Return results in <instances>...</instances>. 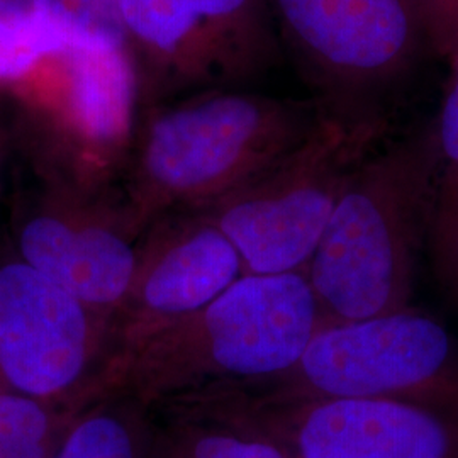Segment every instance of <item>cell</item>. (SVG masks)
<instances>
[{
    "label": "cell",
    "instance_id": "obj_15",
    "mask_svg": "<svg viewBox=\"0 0 458 458\" xmlns=\"http://www.w3.org/2000/svg\"><path fill=\"white\" fill-rule=\"evenodd\" d=\"M435 126L440 158L438 192L429 240L443 276L458 287V58Z\"/></svg>",
    "mask_w": 458,
    "mask_h": 458
},
{
    "label": "cell",
    "instance_id": "obj_1",
    "mask_svg": "<svg viewBox=\"0 0 458 458\" xmlns=\"http://www.w3.org/2000/svg\"><path fill=\"white\" fill-rule=\"evenodd\" d=\"M438 174L433 123L382 145L361 165L304 272L323 327L410 308Z\"/></svg>",
    "mask_w": 458,
    "mask_h": 458
},
{
    "label": "cell",
    "instance_id": "obj_8",
    "mask_svg": "<svg viewBox=\"0 0 458 458\" xmlns=\"http://www.w3.org/2000/svg\"><path fill=\"white\" fill-rule=\"evenodd\" d=\"M277 442L293 458H458V412L393 399L272 403L236 389L182 397Z\"/></svg>",
    "mask_w": 458,
    "mask_h": 458
},
{
    "label": "cell",
    "instance_id": "obj_16",
    "mask_svg": "<svg viewBox=\"0 0 458 458\" xmlns=\"http://www.w3.org/2000/svg\"><path fill=\"white\" fill-rule=\"evenodd\" d=\"M65 49V34L47 0H0V82L16 81Z\"/></svg>",
    "mask_w": 458,
    "mask_h": 458
},
{
    "label": "cell",
    "instance_id": "obj_19",
    "mask_svg": "<svg viewBox=\"0 0 458 458\" xmlns=\"http://www.w3.org/2000/svg\"><path fill=\"white\" fill-rule=\"evenodd\" d=\"M428 51L450 65L458 58V0H412Z\"/></svg>",
    "mask_w": 458,
    "mask_h": 458
},
{
    "label": "cell",
    "instance_id": "obj_13",
    "mask_svg": "<svg viewBox=\"0 0 458 458\" xmlns=\"http://www.w3.org/2000/svg\"><path fill=\"white\" fill-rule=\"evenodd\" d=\"M158 410L164 421L153 420L148 458H293L262 431L225 414L191 403Z\"/></svg>",
    "mask_w": 458,
    "mask_h": 458
},
{
    "label": "cell",
    "instance_id": "obj_14",
    "mask_svg": "<svg viewBox=\"0 0 458 458\" xmlns=\"http://www.w3.org/2000/svg\"><path fill=\"white\" fill-rule=\"evenodd\" d=\"M151 412L128 394H100L72 414L51 458H148Z\"/></svg>",
    "mask_w": 458,
    "mask_h": 458
},
{
    "label": "cell",
    "instance_id": "obj_4",
    "mask_svg": "<svg viewBox=\"0 0 458 458\" xmlns=\"http://www.w3.org/2000/svg\"><path fill=\"white\" fill-rule=\"evenodd\" d=\"M389 123L325 113L301 145L197 214L228 236L245 274L306 272L331 214L361 165L384 145Z\"/></svg>",
    "mask_w": 458,
    "mask_h": 458
},
{
    "label": "cell",
    "instance_id": "obj_12",
    "mask_svg": "<svg viewBox=\"0 0 458 458\" xmlns=\"http://www.w3.org/2000/svg\"><path fill=\"white\" fill-rule=\"evenodd\" d=\"M73 111L81 128L98 141L126 131L131 119L134 73L123 47L75 43L65 49Z\"/></svg>",
    "mask_w": 458,
    "mask_h": 458
},
{
    "label": "cell",
    "instance_id": "obj_3",
    "mask_svg": "<svg viewBox=\"0 0 458 458\" xmlns=\"http://www.w3.org/2000/svg\"><path fill=\"white\" fill-rule=\"evenodd\" d=\"M325 111L316 98L219 90L149 119L131 202L149 228L166 214L197 213L301 145Z\"/></svg>",
    "mask_w": 458,
    "mask_h": 458
},
{
    "label": "cell",
    "instance_id": "obj_7",
    "mask_svg": "<svg viewBox=\"0 0 458 458\" xmlns=\"http://www.w3.org/2000/svg\"><path fill=\"white\" fill-rule=\"evenodd\" d=\"M114 319L0 251V387L77 411L106 393Z\"/></svg>",
    "mask_w": 458,
    "mask_h": 458
},
{
    "label": "cell",
    "instance_id": "obj_2",
    "mask_svg": "<svg viewBox=\"0 0 458 458\" xmlns=\"http://www.w3.org/2000/svg\"><path fill=\"white\" fill-rule=\"evenodd\" d=\"M321 327L304 272L246 274L136 352L109 391L153 411L187 395L263 382L289 370Z\"/></svg>",
    "mask_w": 458,
    "mask_h": 458
},
{
    "label": "cell",
    "instance_id": "obj_10",
    "mask_svg": "<svg viewBox=\"0 0 458 458\" xmlns=\"http://www.w3.org/2000/svg\"><path fill=\"white\" fill-rule=\"evenodd\" d=\"M246 276L228 236L197 213L166 214L140 243L130 291L114 314V361L106 391L136 352Z\"/></svg>",
    "mask_w": 458,
    "mask_h": 458
},
{
    "label": "cell",
    "instance_id": "obj_5",
    "mask_svg": "<svg viewBox=\"0 0 458 458\" xmlns=\"http://www.w3.org/2000/svg\"><path fill=\"white\" fill-rule=\"evenodd\" d=\"M225 389L272 403L360 397L458 412V340L410 306L325 325L289 370Z\"/></svg>",
    "mask_w": 458,
    "mask_h": 458
},
{
    "label": "cell",
    "instance_id": "obj_18",
    "mask_svg": "<svg viewBox=\"0 0 458 458\" xmlns=\"http://www.w3.org/2000/svg\"><path fill=\"white\" fill-rule=\"evenodd\" d=\"M49 13L65 34L66 48L75 43L124 47L128 38L121 0H47Z\"/></svg>",
    "mask_w": 458,
    "mask_h": 458
},
{
    "label": "cell",
    "instance_id": "obj_11",
    "mask_svg": "<svg viewBox=\"0 0 458 458\" xmlns=\"http://www.w3.org/2000/svg\"><path fill=\"white\" fill-rule=\"evenodd\" d=\"M145 233L131 206L109 213L39 206L21 214L11 248L70 294L114 319L130 291Z\"/></svg>",
    "mask_w": 458,
    "mask_h": 458
},
{
    "label": "cell",
    "instance_id": "obj_6",
    "mask_svg": "<svg viewBox=\"0 0 458 458\" xmlns=\"http://www.w3.org/2000/svg\"><path fill=\"white\" fill-rule=\"evenodd\" d=\"M278 31L323 111L389 119V102L428 49L412 0H272Z\"/></svg>",
    "mask_w": 458,
    "mask_h": 458
},
{
    "label": "cell",
    "instance_id": "obj_9",
    "mask_svg": "<svg viewBox=\"0 0 458 458\" xmlns=\"http://www.w3.org/2000/svg\"><path fill=\"white\" fill-rule=\"evenodd\" d=\"M121 14L162 87L250 82L280 56L267 0H121Z\"/></svg>",
    "mask_w": 458,
    "mask_h": 458
},
{
    "label": "cell",
    "instance_id": "obj_17",
    "mask_svg": "<svg viewBox=\"0 0 458 458\" xmlns=\"http://www.w3.org/2000/svg\"><path fill=\"white\" fill-rule=\"evenodd\" d=\"M73 412L0 387V458L53 457Z\"/></svg>",
    "mask_w": 458,
    "mask_h": 458
}]
</instances>
